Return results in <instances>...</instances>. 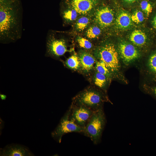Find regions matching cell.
I'll use <instances>...</instances> for the list:
<instances>
[{
  "label": "cell",
  "instance_id": "6",
  "mask_svg": "<svg viewBox=\"0 0 156 156\" xmlns=\"http://www.w3.org/2000/svg\"><path fill=\"white\" fill-rule=\"evenodd\" d=\"M69 113L68 109L51 133L52 137L59 143L61 142L62 136L66 133L72 132L83 133L84 128L77 125L69 118Z\"/></svg>",
  "mask_w": 156,
  "mask_h": 156
},
{
  "label": "cell",
  "instance_id": "28",
  "mask_svg": "<svg viewBox=\"0 0 156 156\" xmlns=\"http://www.w3.org/2000/svg\"><path fill=\"white\" fill-rule=\"evenodd\" d=\"M0 97L2 100H4L6 99V96L4 94H0Z\"/></svg>",
  "mask_w": 156,
  "mask_h": 156
},
{
  "label": "cell",
  "instance_id": "20",
  "mask_svg": "<svg viewBox=\"0 0 156 156\" xmlns=\"http://www.w3.org/2000/svg\"><path fill=\"white\" fill-rule=\"evenodd\" d=\"M140 6L146 16L148 17L153 11V6L152 4L149 0H143L140 3Z\"/></svg>",
  "mask_w": 156,
  "mask_h": 156
},
{
  "label": "cell",
  "instance_id": "11",
  "mask_svg": "<svg viewBox=\"0 0 156 156\" xmlns=\"http://www.w3.org/2000/svg\"><path fill=\"white\" fill-rule=\"evenodd\" d=\"M1 156H32L34 154L27 147L21 144H12L0 148Z\"/></svg>",
  "mask_w": 156,
  "mask_h": 156
},
{
  "label": "cell",
  "instance_id": "14",
  "mask_svg": "<svg viewBox=\"0 0 156 156\" xmlns=\"http://www.w3.org/2000/svg\"><path fill=\"white\" fill-rule=\"evenodd\" d=\"M129 40L135 46L140 48L146 47L148 43L146 35L140 30L133 31L130 35Z\"/></svg>",
  "mask_w": 156,
  "mask_h": 156
},
{
  "label": "cell",
  "instance_id": "16",
  "mask_svg": "<svg viewBox=\"0 0 156 156\" xmlns=\"http://www.w3.org/2000/svg\"><path fill=\"white\" fill-rule=\"evenodd\" d=\"M131 20V17L128 13L122 12L119 14L116 18V24L120 29H127L132 24Z\"/></svg>",
  "mask_w": 156,
  "mask_h": 156
},
{
  "label": "cell",
  "instance_id": "17",
  "mask_svg": "<svg viewBox=\"0 0 156 156\" xmlns=\"http://www.w3.org/2000/svg\"><path fill=\"white\" fill-rule=\"evenodd\" d=\"M63 62L64 65L66 67L74 71L79 72L80 69V64L78 56L76 54L74 53Z\"/></svg>",
  "mask_w": 156,
  "mask_h": 156
},
{
  "label": "cell",
  "instance_id": "9",
  "mask_svg": "<svg viewBox=\"0 0 156 156\" xmlns=\"http://www.w3.org/2000/svg\"><path fill=\"white\" fill-rule=\"evenodd\" d=\"M144 61H141V71L144 81L147 82L156 81V47L150 52Z\"/></svg>",
  "mask_w": 156,
  "mask_h": 156
},
{
  "label": "cell",
  "instance_id": "30",
  "mask_svg": "<svg viewBox=\"0 0 156 156\" xmlns=\"http://www.w3.org/2000/svg\"><path fill=\"white\" fill-rule=\"evenodd\" d=\"M74 0L76 1H81L83 0Z\"/></svg>",
  "mask_w": 156,
  "mask_h": 156
},
{
  "label": "cell",
  "instance_id": "21",
  "mask_svg": "<svg viewBox=\"0 0 156 156\" xmlns=\"http://www.w3.org/2000/svg\"><path fill=\"white\" fill-rule=\"evenodd\" d=\"M101 31L97 26H93L90 27L87 30L86 36L88 38L94 39L97 37L101 34Z\"/></svg>",
  "mask_w": 156,
  "mask_h": 156
},
{
  "label": "cell",
  "instance_id": "19",
  "mask_svg": "<svg viewBox=\"0 0 156 156\" xmlns=\"http://www.w3.org/2000/svg\"><path fill=\"white\" fill-rule=\"evenodd\" d=\"M94 70L104 75L112 80H113L112 75L105 64L102 62L96 60L94 67Z\"/></svg>",
  "mask_w": 156,
  "mask_h": 156
},
{
  "label": "cell",
  "instance_id": "7",
  "mask_svg": "<svg viewBox=\"0 0 156 156\" xmlns=\"http://www.w3.org/2000/svg\"><path fill=\"white\" fill-rule=\"evenodd\" d=\"M69 51L66 42L64 39L55 38L50 32L48 33L46 39V56L57 59Z\"/></svg>",
  "mask_w": 156,
  "mask_h": 156
},
{
  "label": "cell",
  "instance_id": "22",
  "mask_svg": "<svg viewBox=\"0 0 156 156\" xmlns=\"http://www.w3.org/2000/svg\"><path fill=\"white\" fill-rule=\"evenodd\" d=\"M77 12L75 9L64 11L63 13V17L66 21H73L75 20L77 16Z\"/></svg>",
  "mask_w": 156,
  "mask_h": 156
},
{
  "label": "cell",
  "instance_id": "13",
  "mask_svg": "<svg viewBox=\"0 0 156 156\" xmlns=\"http://www.w3.org/2000/svg\"><path fill=\"white\" fill-rule=\"evenodd\" d=\"M92 85L107 93L112 80L95 70L88 79Z\"/></svg>",
  "mask_w": 156,
  "mask_h": 156
},
{
  "label": "cell",
  "instance_id": "15",
  "mask_svg": "<svg viewBox=\"0 0 156 156\" xmlns=\"http://www.w3.org/2000/svg\"><path fill=\"white\" fill-rule=\"evenodd\" d=\"M95 2L94 0H74L72 6L78 13L86 14L89 12L93 7Z\"/></svg>",
  "mask_w": 156,
  "mask_h": 156
},
{
  "label": "cell",
  "instance_id": "2",
  "mask_svg": "<svg viewBox=\"0 0 156 156\" xmlns=\"http://www.w3.org/2000/svg\"><path fill=\"white\" fill-rule=\"evenodd\" d=\"M96 59L103 62L111 72L113 80L127 84L116 47L113 43L107 42L97 47L94 51Z\"/></svg>",
  "mask_w": 156,
  "mask_h": 156
},
{
  "label": "cell",
  "instance_id": "26",
  "mask_svg": "<svg viewBox=\"0 0 156 156\" xmlns=\"http://www.w3.org/2000/svg\"><path fill=\"white\" fill-rule=\"evenodd\" d=\"M151 24L153 29L156 31V12L152 19Z\"/></svg>",
  "mask_w": 156,
  "mask_h": 156
},
{
  "label": "cell",
  "instance_id": "18",
  "mask_svg": "<svg viewBox=\"0 0 156 156\" xmlns=\"http://www.w3.org/2000/svg\"><path fill=\"white\" fill-rule=\"evenodd\" d=\"M143 91L156 99V81L147 82L143 81L142 85Z\"/></svg>",
  "mask_w": 156,
  "mask_h": 156
},
{
  "label": "cell",
  "instance_id": "31",
  "mask_svg": "<svg viewBox=\"0 0 156 156\" xmlns=\"http://www.w3.org/2000/svg\"><path fill=\"white\" fill-rule=\"evenodd\" d=\"M154 1H156V0H154Z\"/></svg>",
  "mask_w": 156,
  "mask_h": 156
},
{
  "label": "cell",
  "instance_id": "23",
  "mask_svg": "<svg viewBox=\"0 0 156 156\" xmlns=\"http://www.w3.org/2000/svg\"><path fill=\"white\" fill-rule=\"evenodd\" d=\"M89 23V19L86 17H82L77 21L76 24L77 29L79 31L83 30Z\"/></svg>",
  "mask_w": 156,
  "mask_h": 156
},
{
  "label": "cell",
  "instance_id": "1",
  "mask_svg": "<svg viewBox=\"0 0 156 156\" xmlns=\"http://www.w3.org/2000/svg\"><path fill=\"white\" fill-rule=\"evenodd\" d=\"M23 8L21 0L0 2V42L14 43L23 32Z\"/></svg>",
  "mask_w": 156,
  "mask_h": 156
},
{
  "label": "cell",
  "instance_id": "3",
  "mask_svg": "<svg viewBox=\"0 0 156 156\" xmlns=\"http://www.w3.org/2000/svg\"><path fill=\"white\" fill-rule=\"evenodd\" d=\"M105 102L111 103L107 93L92 85L85 88L74 97L72 104L84 106L94 112L103 108Z\"/></svg>",
  "mask_w": 156,
  "mask_h": 156
},
{
  "label": "cell",
  "instance_id": "4",
  "mask_svg": "<svg viewBox=\"0 0 156 156\" xmlns=\"http://www.w3.org/2000/svg\"><path fill=\"white\" fill-rule=\"evenodd\" d=\"M106 122L103 108L94 111L84 128L83 133L90 138L94 144H97L101 140Z\"/></svg>",
  "mask_w": 156,
  "mask_h": 156
},
{
  "label": "cell",
  "instance_id": "10",
  "mask_svg": "<svg viewBox=\"0 0 156 156\" xmlns=\"http://www.w3.org/2000/svg\"><path fill=\"white\" fill-rule=\"evenodd\" d=\"M77 55L81 66L79 72L88 79L94 70L96 60L93 55L86 51H80Z\"/></svg>",
  "mask_w": 156,
  "mask_h": 156
},
{
  "label": "cell",
  "instance_id": "8",
  "mask_svg": "<svg viewBox=\"0 0 156 156\" xmlns=\"http://www.w3.org/2000/svg\"><path fill=\"white\" fill-rule=\"evenodd\" d=\"M69 110V118L77 125L84 129L94 112L84 106L72 104Z\"/></svg>",
  "mask_w": 156,
  "mask_h": 156
},
{
  "label": "cell",
  "instance_id": "27",
  "mask_svg": "<svg viewBox=\"0 0 156 156\" xmlns=\"http://www.w3.org/2000/svg\"><path fill=\"white\" fill-rule=\"evenodd\" d=\"M125 2L130 3H132L137 1V0H123Z\"/></svg>",
  "mask_w": 156,
  "mask_h": 156
},
{
  "label": "cell",
  "instance_id": "24",
  "mask_svg": "<svg viewBox=\"0 0 156 156\" xmlns=\"http://www.w3.org/2000/svg\"><path fill=\"white\" fill-rule=\"evenodd\" d=\"M79 46L84 49L89 50L91 49L93 46L92 44L88 40L81 37H78L77 39Z\"/></svg>",
  "mask_w": 156,
  "mask_h": 156
},
{
  "label": "cell",
  "instance_id": "29",
  "mask_svg": "<svg viewBox=\"0 0 156 156\" xmlns=\"http://www.w3.org/2000/svg\"><path fill=\"white\" fill-rule=\"evenodd\" d=\"M13 0H0V2L12 1H13Z\"/></svg>",
  "mask_w": 156,
  "mask_h": 156
},
{
  "label": "cell",
  "instance_id": "12",
  "mask_svg": "<svg viewBox=\"0 0 156 156\" xmlns=\"http://www.w3.org/2000/svg\"><path fill=\"white\" fill-rule=\"evenodd\" d=\"M114 19L113 12L108 7L101 8L96 12L95 21L102 28H106L110 25Z\"/></svg>",
  "mask_w": 156,
  "mask_h": 156
},
{
  "label": "cell",
  "instance_id": "5",
  "mask_svg": "<svg viewBox=\"0 0 156 156\" xmlns=\"http://www.w3.org/2000/svg\"><path fill=\"white\" fill-rule=\"evenodd\" d=\"M116 48L123 68L129 67L140 62L141 53L133 44L121 41L119 42Z\"/></svg>",
  "mask_w": 156,
  "mask_h": 156
},
{
  "label": "cell",
  "instance_id": "25",
  "mask_svg": "<svg viewBox=\"0 0 156 156\" xmlns=\"http://www.w3.org/2000/svg\"><path fill=\"white\" fill-rule=\"evenodd\" d=\"M132 21L134 23L138 24L142 22L144 19L143 13L139 10L135 11L131 17Z\"/></svg>",
  "mask_w": 156,
  "mask_h": 156
}]
</instances>
